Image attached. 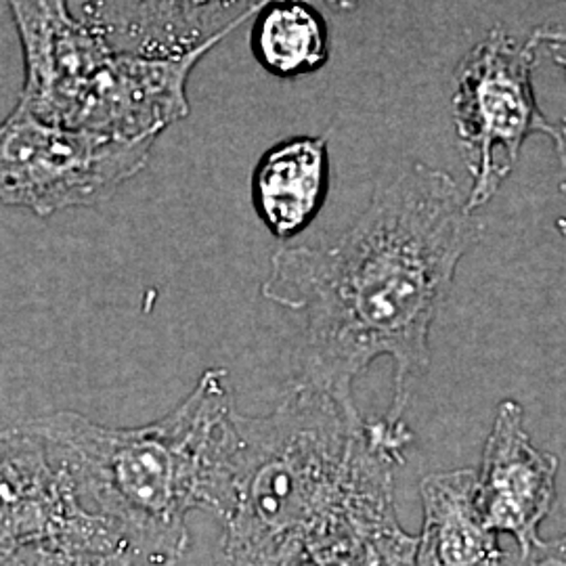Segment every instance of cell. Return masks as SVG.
Instances as JSON below:
<instances>
[{
    "label": "cell",
    "mask_w": 566,
    "mask_h": 566,
    "mask_svg": "<svg viewBox=\"0 0 566 566\" xmlns=\"http://www.w3.org/2000/svg\"><path fill=\"white\" fill-rule=\"evenodd\" d=\"M481 238L483 224L453 177L416 163L378 185L336 242L277 250L261 292L303 317L292 382L355 405V380L390 359L386 418L403 422L413 385L430 367L432 325Z\"/></svg>",
    "instance_id": "obj_1"
},
{
    "label": "cell",
    "mask_w": 566,
    "mask_h": 566,
    "mask_svg": "<svg viewBox=\"0 0 566 566\" xmlns=\"http://www.w3.org/2000/svg\"><path fill=\"white\" fill-rule=\"evenodd\" d=\"M231 502L214 566H298L401 528L395 474L413 434L357 405L290 386L264 416L238 411Z\"/></svg>",
    "instance_id": "obj_2"
},
{
    "label": "cell",
    "mask_w": 566,
    "mask_h": 566,
    "mask_svg": "<svg viewBox=\"0 0 566 566\" xmlns=\"http://www.w3.org/2000/svg\"><path fill=\"white\" fill-rule=\"evenodd\" d=\"M227 369H206L164 418L107 428L60 411L30 426L60 465L84 512L102 518L154 566H175L189 547L187 516L223 518L238 447Z\"/></svg>",
    "instance_id": "obj_3"
},
{
    "label": "cell",
    "mask_w": 566,
    "mask_h": 566,
    "mask_svg": "<svg viewBox=\"0 0 566 566\" xmlns=\"http://www.w3.org/2000/svg\"><path fill=\"white\" fill-rule=\"evenodd\" d=\"M539 49L533 34L518 41L495 25L455 70L451 107L472 177L468 193L472 212L493 200L531 135H544L554 147L560 143L558 126L544 116L533 88Z\"/></svg>",
    "instance_id": "obj_4"
},
{
    "label": "cell",
    "mask_w": 566,
    "mask_h": 566,
    "mask_svg": "<svg viewBox=\"0 0 566 566\" xmlns=\"http://www.w3.org/2000/svg\"><path fill=\"white\" fill-rule=\"evenodd\" d=\"M154 143L60 126L18 103L0 122V203L51 217L103 202L142 172Z\"/></svg>",
    "instance_id": "obj_5"
},
{
    "label": "cell",
    "mask_w": 566,
    "mask_h": 566,
    "mask_svg": "<svg viewBox=\"0 0 566 566\" xmlns=\"http://www.w3.org/2000/svg\"><path fill=\"white\" fill-rule=\"evenodd\" d=\"M20 34V105L42 120L91 130L118 78L122 51L82 23L70 0H7Z\"/></svg>",
    "instance_id": "obj_6"
},
{
    "label": "cell",
    "mask_w": 566,
    "mask_h": 566,
    "mask_svg": "<svg viewBox=\"0 0 566 566\" xmlns=\"http://www.w3.org/2000/svg\"><path fill=\"white\" fill-rule=\"evenodd\" d=\"M558 458L533 446L525 409L514 399L497 405L479 474V500L486 525L510 535L526 552L542 542L539 525L556 500Z\"/></svg>",
    "instance_id": "obj_7"
},
{
    "label": "cell",
    "mask_w": 566,
    "mask_h": 566,
    "mask_svg": "<svg viewBox=\"0 0 566 566\" xmlns=\"http://www.w3.org/2000/svg\"><path fill=\"white\" fill-rule=\"evenodd\" d=\"M271 0H70L72 13L122 53L185 55L224 41Z\"/></svg>",
    "instance_id": "obj_8"
},
{
    "label": "cell",
    "mask_w": 566,
    "mask_h": 566,
    "mask_svg": "<svg viewBox=\"0 0 566 566\" xmlns=\"http://www.w3.org/2000/svg\"><path fill=\"white\" fill-rule=\"evenodd\" d=\"M91 518L41 437L25 422L2 428L0 552L60 539Z\"/></svg>",
    "instance_id": "obj_9"
},
{
    "label": "cell",
    "mask_w": 566,
    "mask_h": 566,
    "mask_svg": "<svg viewBox=\"0 0 566 566\" xmlns=\"http://www.w3.org/2000/svg\"><path fill=\"white\" fill-rule=\"evenodd\" d=\"M424 523L418 566H500V535L486 525L474 468L432 472L420 483Z\"/></svg>",
    "instance_id": "obj_10"
},
{
    "label": "cell",
    "mask_w": 566,
    "mask_h": 566,
    "mask_svg": "<svg viewBox=\"0 0 566 566\" xmlns=\"http://www.w3.org/2000/svg\"><path fill=\"white\" fill-rule=\"evenodd\" d=\"M329 189L327 135H296L266 149L252 172V203L277 240L315 221Z\"/></svg>",
    "instance_id": "obj_11"
},
{
    "label": "cell",
    "mask_w": 566,
    "mask_h": 566,
    "mask_svg": "<svg viewBox=\"0 0 566 566\" xmlns=\"http://www.w3.org/2000/svg\"><path fill=\"white\" fill-rule=\"evenodd\" d=\"M250 46L275 78L294 81L325 67L332 53L329 25L306 0H271L256 13Z\"/></svg>",
    "instance_id": "obj_12"
},
{
    "label": "cell",
    "mask_w": 566,
    "mask_h": 566,
    "mask_svg": "<svg viewBox=\"0 0 566 566\" xmlns=\"http://www.w3.org/2000/svg\"><path fill=\"white\" fill-rule=\"evenodd\" d=\"M0 566H154L118 531L93 516L78 531L0 552Z\"/></svg>",
    "instance_id": "obj_13"
},
{
    "label": "cell",
    "mask_w": 566,
    "mask_h": 566,
    "mask_svg": "<svg viewBox=\"0 0 566 566\" xmlns=\"http://www.w3.org/2000/svg\"><path fill=\"white\" fill-rule=\"evenodd\" d=\"M500 566H566V533L556 539H542L526 552H506Z\"/></svg>",
    "instance_id": "obj_14"
},
{
    "label": "cell",
    "mask_w": 566,
    "mask_h": 566,
    "mask_svg": "<svg viewBox=\"0 0 566 566\" xmlns=\"http://www.w3.org/2000/svg\"><path fill=\"white\" fill-rule=\"evenodd\" d=\"M533 36L537 39L539 46H546L552 60L565 72L566 76V28L563 25L537 28V30H533ZM558 133H560V143H558L556 151H558V158L563 166H566V120L558 126Z\"/></svg>",
    "instance_id": "obj_15"
},
{
    "label": "cell",
    "mask_w": 566,
    "mask_h": 566,
    "mask_svg": "<svg viewBox=\"0 0 566 566\" xmlns=\"http://www.w3.org/2000/svg\"><path fill=\"white\" fill-rule=\"evenodd\" d=\"M332 9H338V11H353L361 0H325Z\"/></svg>",
    "instance_id": "obj_16"
},
{
    "label": "cell",
    "mask_w": 566,
    "mask_h": 566,
    "mask_svg": "<svg viewBox=\"0 0 566 566\" xmlns=\"http://www.w3.org/2000/svg\"><path fill=\"white\" fill-rule=\"evenodd\" d=\"M556 229H558V231H560V235H563V238H566V219H565V217H563V219H558V221H556Z\"/></svg>",
    "instance_id": "obj_17"
}]
</instances>
